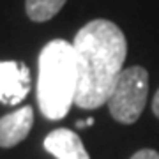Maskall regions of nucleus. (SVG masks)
Wrapping results in <instances>:
<instances>
[{
    "instance_id": "9",
    "label": "nucleus",
    "mask_w": 159,
    "mask_h": 159,
    "mask_svg": "<svg viewBox=\"0 0 159 159\" xmlns=\"http://www.w3.org/2000/svg\"><path fill=\"white\" fill-rule=\"evenodd\" d=\"M152 111H154V115L159 119V90L156 92V97H154V101H152Z\"/></svg>"
},
{
    "instance_id": "8",
    "label": "nucleus",
    "mask_w": 159,
    "mask_h": 159,
    "mask_svg": "<svg viewBox=\"0 0 159 159\" xmlns=\"http://www.w3.org/2000/svg\"><path fill=\"white\" fill-rule=\"evenodd\" d=\"M131 159H159V152H156L152 148H142L136 154H133Z\"/></svg>"
},
{
    "instance_id": "4",
    "label": "nucleus",
    "mask_w": 159,
    "mask_h": 159,
    "mask_svg": "<svg viewBox=\"0 0 159 159\" xmlns=\"http://www.w3.org/2000/svg\"><path fill=\"white\" fill-rule=\"evenodd\" d=\"M30 90L29 67L20 60L0 62V102L14 106L27 97Z\"/></svg>"
},
{
    "instance_id": "7",
    "label": "nucleus",
    "mask_w": 159,
    "mask_h": 159,
    "mask_svg": "<svg viewBox=\"0 0 159 159\" xmlns=\"http://www.w3.org/2000/svg\"><path fill=\"white\" fill-rule=\"evenodd\" d=\"M66 2L67 0H25V11L32 21L44 23L57 16Z\"/></svg>"
},
{
    "instance_id": "6",
    "label": "nucleus",
    "mask_w": 159,
    "mask_h": 159,
    "mask_svg": "<svg viewBox=\"0 0 159 159\" xmlns=\"http://www.w3.org/2000/svg\"><path fill=\"white\" fill-rule=\"evenodd\" d=\"M44 148L57 159H90L80 136L66 127L51 131L44 138Z\"/></svg>"
},
{
    "instance_id": "1",
    "label": "nucleus",
    "mask_w": 159,
    "mask_h": 159,
    "mask_svg": "<svg viewBox=\"0 0 159 159\" xmlns=\"http://www.w3.org/2000/svg\"><path fill=\"white\" fill-rule=\"evenodd\" d=\"M78 64V90L74 104L96 110L108 102L113 85L124 69L127 41L117 23L92 20L76 32L73 41Z\"/></svg>"
},
{
    "instance_id": "11",
    "label": "nucleus",
    "mask_w": 159,
    "mask_h": 159,
    "mask_svg": "<svg viewBox=\"0 0 159 159\" xmlns=\"http://www.w3.org/2000/svg\"><path fill=\"white\" fill-rule=\"evenodd\" d=\"M94 124V119H87V125H92Z\"/></svg>"
},
{
    "instance_id": "2",
    "label": "nucleus",
    "mask_w": 159,
    "mask_h": 159,
    "mask_svg": "<svg viewBox=\"0 0 159 159\" xmlns=\"http://www.w3.org/2000/svg\"><path fill=\"white\" fill-rule=\"evenodd\" d=\"M78 90V64L73 43L53 39L39 53L37 102L46 119L60 120L67 115Z\"/></svg>"
},
{
    "instance_id": "3",
    "label": "nucleus",
    "mask_w": 159,
    "mask_h": 159,
    "mask_svg": "<svg viewBox=\"0 0 159 159\" xmlns=\"http://www.w3.org/2000/svg\"><path fill=\"white\" fill-rule=\"evenodd\" d=\"M148 96V73L142 66L122 69L108 97L110 113L120 124H134L142 115Z\"/></svg>"
},
{
    "instance_id": "10",
    "label": "nucleus",
    "mask_w": 159,
    "mask_h": 159,
    "mask_svg": "<svg viewBox=\"0 0 159 159\" xmlns=\"http://www.w3.org/2000/svg\"><path fill=\"white\" fill-rule=\"evenodd\" d=\"M76 125H78V127H85V125H87V120H78V122H76Z\"/></svg>"
},
{
    "instance_id": "5",
    "label": "nucleus",
    "mask_w": 159,
    "mask_h": 159,
    "mask_svg": "<svg viewBox=\"0 0 159 159\" xmlns=\"http://www.w3.org/2000/svg\"><path fill=\"white\" fill-rule=\"evenodd\" d=\"M32 124H34V111L30 106H23L16 111L4 115L0 119V147L11 148L21 143L29 136Z\"/></svg>"
}]
</instances>
